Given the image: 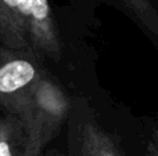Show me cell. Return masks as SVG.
I'll return each mask as SVG.
<instances>
[{"label":"cell","mask_w":158,"mask_h":156,"mask_svg":"<svg viewBox=\"0 0 158 156\" xmlns=\"http://www.w3.org/2000/svg\"><path fill=\"white\" fill-rule=\"evenodd\" d=\"M69 112L64 88L44 72L33 84L17 116L25 130V156H40L63 127Z\"/></svg>","instance_id":"7a4b0ae2"},{"label":"cell","mask_w":158,"mask_h":156,"mask_svg":"<svg viewBox=\"0 0 158 156\" xmlns=\"http://www.w3.org/2000/svg\"><path fill=\"white\" fill-rule=\"evenodd\" d=\"M125 3L148 29L158 33V13L148 0H125Z\"/></svg>","instance_id":"8992f818"},{"label":"cell","mask_w":158,"mask_h":156,"mask_svg":"<svg viewBox=\"0 0 158 156\" xmlns=\"http://www.w3.org/2000/svg\"><path fill=\"white\" fill-rule=\"evenodd\" d=\"M43 73L38 60L0 43V104L3 111L18 115L33 84Z\"/></svg>","instance_id":"3957f363"},{"label":"cell","mask_w":158,"mask_h":156,"mask_svg":"<svg viewBox=\"0 0 158 156\" xmlns=\"http://www.w3.org/2000/svg\"><path fill=\"white\" fill-rule=\"evenodd\" d=\"M72 145L75 156H125L115 138L93 122L79 123Z\"/></svg>","instance_id":"277c9868"},{"label":"cell","mask_w":158,"mask_h":156,"mask_svg":"<svg viewBox=\"0 0 158 156\" xmlns=\"http://www.w3.org/2000/svg\"><path fill=\"white\" fill-rule=\"evenodd\" d=\"M2 109L3 108H2V104H0V112H2ZM0 118H2V115H0Z\"/></svg>","instance_id":"ba28073f"},{"label":"cell","mask_w":158,"mask_h":156,"mask_svg":"<svg viewBox=\"0 0 158 156\" xmlns=\"http://www.w3.org/2000/svg\"><path fill=\"white\" fill-rule=\"evenodd\" d=\"M0 156H25V130L15 113L0 118Z\"/></svg>","instance_id":"5b68a950"},{"label":"cell","mask_w":158,"mask_h":156,"mask_svg":"<svg viewBox=\"0 0 158 156\" xmlns=\"http://www.w3.org/2000/svg\"><path fill=\"white\" fill-rule=\"evenodd\" d=\"M146 152L148 156H158V129H153L146 144Z\"/></svg>","instance_id":"52a82bcc"},{"label":"cell","mask_w":158,"mask_h":156,"mask_svg":"<svg viewBox=\"0 0 158 156\" xmlns=\"http://www.w3.org/2000/svg\"><path fill=\"white\" fill-rule=\"evenodd\" d=\"M0 43L38 61H58L63 39L49 0H0Z\"/></svg>","instance_id":"6da1fadb"}]
</instances>
